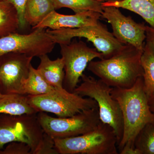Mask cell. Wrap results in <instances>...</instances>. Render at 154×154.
Wrapping results in <instances>:
<instances>
[{
  "label": "cell",
  "mask_w": 154,
  "mask_h": 154,
  "mask_svg": "<svg viewBox=\"0 0 154 154\" xmlns=\"http://www.w3.org/2000/svg\"><path fill=\"white\" fill-rule=\"evenodd\" d=\"M111 93L120 105L123 118V135L118 145L119 152L125 147L135 148V140L139 132L146 124L154 123V113L150 109L144 89L143 77L138 78L131 88H113Z\"/></svg>",
  "instance_id": "cell-1"
},
{
  "label": "cell",
  "mask_w": 154,
  "mask_h": 154,
  "mask_svg": "<svg viewBox=\"0 0 154 154\" xmlns=\"http://www.w3.org/2000/svg\"><path fill=\"white\" fill-rule=\"evenodd\" d=\"M143 51L132 45H123L111 57L91 61L87 69L100 79L113 88L128 89L133 86L143 70L141 63Z\"/></svg>",
  "instance_id": "cell-2"
},
{
  "label": "cell",
  "mask_w": 154,
  "mask_h": 154,
  "mask_svg": "<svg viewBox=\"0 0 154 154\" xmlns=\"http://www.w3.org/2000/svg\"><path fill=\"white\" fill-rule=\"evenodd\" d=\"M82 83L74 91L82 97L96 101L99 109L100 121L111 126L115 131L118 145L122 138L123 122L120 105L111 94L112 87L99 79L83 74Z\"/></svg>",
  "instance_id": "cell-3"
},
{
  "label": "cell",
  "mask_w": 154,
  "mask_h": 154,
  "mask_svg": "<svg viewBox=\"0 0 154 154\" xmlns=\"http://www.w3.org/2000/svg\"><path fill=\"white\" fill-rule=\"evenodd\" d=\"M54 140L59 154H118L115 131L101 121L96 128L81 135Z\"/></svg>",
  "instance_id": "cell-4"
},
{
  "label": "cell",
  "mask_w": 154,
  "mask_h": 154,
  "mask_svg": "<svg viewBox=\"0 0 154 154\" xmlns=\"http://www.w3.org/2000/svg\"><path fill=\"white\" fill-rule=\"evenodd\" d=\"M28 103L37 112L53 113L64 118L98 107L96 101L67 91L55 88L49 93L39 96L27 95Z\"/></svg>",
  "instance_id": "cell-5"
},
{
  "label": "cell",
  "mask_w": 154,
  "mask_h": 154,
  "mask_svg": "<svg viewBox=\"0 0 154 154\" xmlns=\"http://www.w3.org/2000/svg\"><path fill=\"white\" fill-rule=\"evenodd\" d=\"M37 118L44 132L54 139L81 135L96 128L101 122L98 107L64 118L38 112Z\"/></svg>",
  "instance_id": "cell-6"
},
{
  "label": "cell",
  "mask_w": 154,
  "mask_h": 154,
  "mask_svg": "<svg viewBox=\"0 0 154 154\" xmlns=\"http://www.w3.org/2000/svg\"><path fill=\"white\" fill-rule=\"evenodd\" d=\"M3 115L0 118V149L6 144L20 142L29 145L33 154L44 134L37 114Z\"/></svg>",
  "instance_id": "cell-7"
},
{
  "label": "cell",
  "mask_w": 154,
  "mask_h": 154,
  "mask_svg": "<svg viewBox=\"0 0 154 154\" xmlns=\"http://www.w3.org/2000/svg\"><path fill=\"white\" fill-rule=\"evenodd\" d=\"M54 41L59 44H69L75 37H83L91 42L104 59L111 57L123 47L113 33L108 31L105 25L98 22L94 25L78 28H61L57 30H47Z\"/></svg>",
  "instance_id": "cell-8"
},
{
  "label": "cell",
  "mask_w": 154,
  "mask_h": 154,
  "mask_svg": "<svg viewBox=\"0 0 154 154\" xmlns=\"http://www.w3.org/2000/svg\"><path fill=\"white\" fill-rule=\"evenodd\" d=\"M64 63L63 88L73 92L88 63L95 58L103 59L104 56L96 48L89 47L85 42L74 39L69 44H59Z\"/></svg>",
  "instance_id": "cell-9"
},
{
  "label": "cell",
  "mask_w": 154,
  "mask_h": 154,
  "mask_svg": "<svg viewBox=\"0 0 154 154\" xmlns=\"http://www.w3.org/2000/svg\"><path fill=\"white\" fill-rule=\"evenodd\" d=\"M56 44L45 28H36L28 34L15 32L0 38V57L17 53L39 57L52 52Z\"/></svg>",
  "instance_id": "cell-10"
},
{
  "label": "cell",
  "mask_w": 154,
  "mask_h": 154,
  "mask_svg": "<svg viewBox=\"0 0 154 154\" xmlns=\"http://www.w3.org/2000/svg\"><path fill=\"white\" fill-rule=\"evenodd\" d=\"M102 17L106 19L112 27V33L122 44L132 45L143 50L146 39V26L137 23L131 17H126L119 8L114 6H102Z\"/></svg>",
  "instance_id": "cell-11"
},
{
  "label": "cell",
  "mask_w": 154,
  "mask_h": 154,
  "mask_svg": "<svg viewBox=\"0 0 154 154\" xmlns=\"http://www.w3.org/2000/svg\"><path fill=\"white\" fill-rule=\"evenodd\" d=\"M33 58L17 53L0 57V85L4 94H22V84L29 75Z\"/></svg>",
  "instance_id": "cell-12"
},
{
  "label": "cell",
  "mask_w": 154,
  "mask_h": 154,
  "mask_svg": "<svg viewBox=\"0 0 154 154\" xmlns=\"http://www.w3.org/2000/svg\"><path fill=\"white\" fill-rule=\"evenodd\" d=\"M101 17V14L93 11H85L76 13L74 15H66L59 14L54 11L32 28H49L51 30H54L61 28H80L97 24Z\"/></svg>",
  "instance_id": "cell-13"
},
{
  "label": "cell",
  "mask_w": 154,
  "mask_h": 154,
  "mask_svg": "<svg viewBox=\"0 0 154 154\" xmlns=\"http://www.w3.org/2000/svg\"><path fill=\"white\" fill-rule=\"evenodd\" d=\"M40 63L37 69L49 85L55 88H63L64 63L62 57L51 60L47 54L39 57Z\"/></svg>",
  "instance_id": "cell-14"
},
{
  "label": "cell",
  "mask_w": 154,
  "mask_h": 154,
  "mask_svg": "<svg viewBox=\"0 0 154 154\" xmlns=\"http://www.w3.org/2000/svg\"><path fill=\"white\" fill-rule=\"evenodd\" d=\"M37 113L28 103L27 95L0 93V114L19 116Z\"/></svg>",
  "instance_id": "cell-15"
},
{
  "label": "cell",
  "mask_w": 154,
  "mask_h": 154,
  "mask_svg": "<svg viewBox=\"0 0 154 154\" xmlns=\"http://www.w3.org/2000/svg\"><path fill=\"white\" fill-rule=\"evenodd\" d=\"M103 6H114L134 12L154 28V0H123L102 3Z\"/></svg>",
  "instance_id": "cell-16"
},
{
  "label": "cell",
  "mask_w": 154,
  "mask_h": 154,
  "mask_svg": "<svg viewBox=\"0 0 154 154\" xmlns=\"http://www.w3.org/2000/svg\"><path fill=\"white\" fill-rule=\"evenodd\" d=\"M54 11L52 0H27L24 14L25 22L33 28Z\"/></svg>",
  "instance_id": "cell-17"
},
{
  "label": "cell",
  "mask_w": 154,
  "mask_h": 154,
  "mask_svg": "<svg viewBox=\"0 0 154 154\" xmlns=\"http://www.w3.org/2000/svg\"><path fill=\"white\" fill-rule=\"evenodd\" d=\"M143 70L144 89L148 98L154 96V48L147 41L141 57Z\"/></svg>",
  "instance_id": "cell-18"
},
{
  "label": "cell",
  "mask_w": 154,
  "mask_h": 154,
  "mask_svg": "<svg viewBox=\"0 0 154 154\" xmlns=\"http://www.w3.org/2000/svg\"><path fill=\"white\" fill-rule=\"evenodd\" d=\"M19 28L17 9L8 1L0 0V38L15 33Z\"/></svg>",
  "instance_id": "cell-19"
},
{
  "label": "cell",
  "mask_w": 154,
  "mask_h": 154,
  "mask_svg": "<svg viewBox=\"0 0 154 154\" xmlns=\"http://www.w3.org/2000/svg\"><path fill=\"white\" fill-rule=\"evenodd\" d=\"M44 79L37 69L32 65L28 78L23 82L22 94L30 96H39L49 93L55 89Z\"/></svg>",
  "instance_id": "cell-20"
},
{
  "label": "cell",
  "mask_w": 154,
  "mask_h": 154,
  "mask_svg": "<svg viewBox=\"0 0 154 154\" xmlns=\"http://www.w3.org/2000/svg\"><path fill=\"white\" fill-rule=\"evenodd\" d=\"M55 10L67 8L76 13L93 11L102 14V2L99 0H52Z\"/></svg>",
  "instance_id": "cell-21"
},
{
  "label": "cell",
  "mask_w": 154,
  "mask_h": 154,
  "mask_svg": "<svg viewBox=\"0 0 154 154\" xmlns=\"http://www.w3.org/2000/svg\"><path fill=\"white\" fill-rule=\"evenodd\" d=\"M134 146L141 154H154V123H147L141 130L135 140Z\"/></svg>",
  "instance_id": "cell-22"
},
{
  "label": "cell",
  "mask_w": 154,
  "mask_h": 154,
  "mask_svg": "<svg viewBox=\"0 0 154 154\" xmlns=\"http://www.w3.org/2000/svg\"><path fill=\"white\" fill-rule=\"evenodd\" d=\"M33 154H59L54 139L44 132L42 140Z\"/></svg>",
  "instance_id": "cell-23"
},
{
  "label": "cell",
  "mask_w": 154,
  "mask_h": 154,
  "mask_svg": "<svg viewBox=\"0 0 154 154\" xmlns=\"http://www.w3.org/2000/svg\"><path fill=\"white\" fill-rule=\"evenodd\" d=\"M6 149L0 153L4 154H32V150L29 145L25 143L14 142L11 143Z\"/></svg>",
  "instance_id": "cell-24"
},
{
  "label": "cell",
  "mask_w": 154,
  "mask_h": 154,
  "mask_svg": "<svg viewBox=\"0 0 154 154\" xmlns=\"http://www.w3.org/2000/svg\"><path fill=\"white\" fill-rule=\"evenodd\" d=\"M14 6L19 14V28H25L26 25L24 18L25 5L27 0H6Z\"/></svg>",
  "instance_id": "cell-25"
},
{
  "label": "cell",
  "mask_w": 154,
  "mask_h": 154,
  "mask_svg": "<svg viewBox=\"0 0 154 154\" xmlns=\"http://www.w3.org/2000/svg\"><path fill=\"white\" fill-rule=\"evenodd\" d=\"M146 39L151 43L154 48V28L146 26Z\"/></svg>",
  "instance_id": "cell-26"
},
{
  "label": "cell",
  "mask_w": 154,
  "mask_h": 154,
  "mask_svg": "<svg viewBox=\"0 0 154 154\" xmlns=\"http://www.w3.org/2000/svg\"><path fill=\"white\" fill-rule=\"evenodd\" d=\"M120 154H141L139 151L135 148L125 147L119 152Z\"/></svg>",
  "instance_id": "cell-27"
},
{
  "label": "cell",
  "mask_w": 154,
  "mask_h": 154,
  "mask_svg": "<svg viewBox=\"0 0 154 154\" xmlns=\"http://www.w3.org/2000/svg\"><path fill=\"white\" fill-rule=\"evenodd\" d=\"M148 100L150 109L152 112L154 113V96L149 98Z\"/></svg>",
  "instance_id": "cell-28"
},
{
  "label": "cell",
  "mask_w": 154,
  "mask_h": 154,
  "mask_svg": "<svg viewBox=\"0 0 154 154\" xmlns=\"http://www.w3.org/2000/svg\"><path fill=\"white\" fill-rule=\"evenodd\" d=\"M101 2H121L123 0H99Z\"/></svg>",
  "instance_id": "cell-29"
},
{
  "label": "cell",
  "mask_w": 154,
  "mask_h": 154,
  "mask_svg": "<svg viewBox=\"0 0 154 154\" xmlns=\"http://www.w3.org/2000/svg\"><path fill=\"white\" fill-rule=\"evenodd\" d=\"M0 93H1V91H0Z\"/></svg>",
  "instance_id": "cell-30"
}]
</instances>
